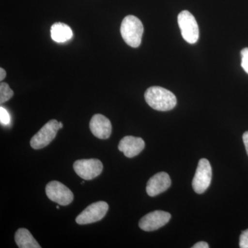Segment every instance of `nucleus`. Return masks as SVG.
I'll list each match as a JSON object with an SVG mask.
<instances>
[{"instance_id":"f257e3e1","label":"nucleus","mask_w":248,"mask_h":248,"mask_svg":"<svg viewBox=\"0 0 248 248\" xmlns=\"http://www.w3.org/2000/svg\"><path fill=\"white\" fill-rule=\"evenodd\" d=\"M144 97L147 104L158 111L172 110L177 104L175 95L169 90L160 86H152L147 89Z\"/></svg>"},{"instance_id":"f03ea898","label":"nucleus","mask_w":248,"mask_h":248,"mask_svg":"<svg viewBox=\"0 0 248 248\" xmlns=\"http://www.w3.org/2000/svg\"><path fill=\"white\" fill-rule=\"evenodd\" d=\"M121 35L124 42L133 48H138L141 43L143 26L141 20L134 16L124 17L120 27Z\"/></svg>"},{"instance_id":"7ed1b4c3","label":"nucleus","mask_w":248,"mask_h":248,"mask_svg":"<svg viewBox=\"0 0 248 248\" xmlns=\"http://www.w3.org/2000/svg\"><path fill=\"white\" fill-rule=\"evenodd\" d=\"M178 24L182 35L187 43L193 45L199 40L200 30L193 15L187 11H183L178 16Z\"/></svg>"},{"instance_id":"20e7f679","label":"nucleus","mask_w":248,"mask_h":248,"mask_svg":"<svg viewBox=\"0 0 248 248\" xmlns=\"http://www.w3.org/2000/svg\"><path fill=\"white\" fill-rule=\"evenodd\" d=\"M60 129L58 121H49L31 139V146L33 149L39 150L48 146L55 138Z\"/></svg>"},{"instance_id":"39448f33","label":"nucleus","mask_w":248,"mask_h":248,"mask_svg":"<svg viewBox=\"0 0 248 248\" xmlns=\"http://www.w3.org/2000/svg\"><path fill=\"white\" fill-rule=\"evenodd\" d=\"M213 170L208 160L200 159L192 180V187L196 193H203L208 188L211 184Z\"/></svg>"},{"instance_id":"423d86ee","label":"nucleus","mask_w":248,"mask_h":248,"mask_svg":"<svg viewBox=\"0 0 248 248\" xmlns=\"http://www.w3.org/2000/svg\"><path fill=\"white\" fill-rule=\"evenodd\" d=\"M108 204L105 202H98L89 205L77 217L78 224L86 225L102 220L108 210Z\"/></svg>"},{"instance_id":"0eeeda50","label":"nucleus","mask_w":248,"mask_h":248,"mask_svg":"<svg viewBox=\"0 0 248 248\" xmlns=\"http://www.w3.org/2000/svg\"><path fill=\"white\" fill-rule=\"evenodd\" d=\"M46 194L49 200L61 205H68L74 199L72 191L58 181H53L46 186Z\"/></svg>"},{"instance_id":"6e6552de","label":"nucleus","mask_w":248,"mask_h":248,"mask_svg":"<svg viewBox=\"0 0 248 248\" xmlns=\"http://www.w3.org/2000/svg\"><path fill=\"white\" fill-rule=\"evenodd\" d=\"M73 169L81 179L92 180L102 172L103 164L97 159H80L74 163Z\"/></svg>"},{"instance_id":"1a4fd4ad","label":"nucleus","mask_w":248,"mask_h":248,"mask_svg":"<svg viewBox=\"0 0 248 248\" xmlns=\"http://www.w3.org/2000/svg\"><path fill=\"white\" fill-rule=\"evenodd\" d=\"M170 218V214L167 212L156 210L142 217L139 226L144 231H155L167 224Z\"/></svg>"},{"instance_id":"9d476101","label":"nucleus","mask_w":248,"mask_h":248,"mask_svg":"<svg viewBox=\"0 0 248 248\" xmlns=\"http://www.w3.org/2000/svg\"><path fill=\"white\" fill-rule=\"evenodd\" d=\"M90 129L94 137L100 140H107L112 133V124L105 116L96 114L90 122Z\"/></svg>"},{"instance_id":"9b49d317","label":"nucleus","mask_w":248,"mask_h":248,"mask_svg":"<svg viewBox=\"0 0 248 248\" xmlns=\"http://www.w3.org/2000/svg\"><path fill=\"white\" fill-rule=\"evenodd\" d=\"M170 185L171 179L169 174L164 172L156 173L147 183V194L150 197H155L167 190Z\"/></svg>"},{"instance_id":"f8f14e48","label":"nucleus","mask_w":248,"mask_h":248,"mask_svg":"<svg viewBox=\"0 0 248 248\" xmlns=\"http://www.w3.org/2000/svg\"><path fill=\"white\" fill-rule=\"evenodd\" d=\"M144 148V141L141 138L133 136L124 137L118 146V149L128 158L138 156Z\"/></svg>"},{"instance_id":"ddd939ff","label":"nucleus","mask_w":248,"mask_h":248,"mask_svg":"<svg viewBox=\"0 0 248 248\" xmlns=\"http://www.w3.org/2000/svg\"><path fill=\"white\" fill-rule=\"evenodd\" d=\"M16 244L19 248H41L35 238L26 228H19L15 235Z\"/></svg>"},{"instance_id":"4468645a","label":"nucleus","mask_w":248,"mask_h":248,"mask_svg":"<svg viewBox=\"0 0 248 248\" xmlns=\"http://www.w3.org/2000/svg\"><path fill=\"white\" fill-rule=\"evenodd\" d=\"M51 38L58 43H63L71 40L73 37V31L71 28L63 23H55L50 29Z\"/></svg>"},{"instance_id":"2eb2a0df","label":"nucleus","mask_w":248,"mask_h":248,"mask_svg":"<svg viewBox=\"0 0 248 248\" xmlns=\"http://www.w3.org/2000/svg\"><path fill=\"white\" fill-rule=\"evenodd\" d=\"M14 92L9 84L1 82L0 84V103L3 104L9 101L14 96Z\"/></svg>"},{"instance_id":"dca6fc26","label":"nucleus","mask_w":248,"mask_h":248,"mask_svg":"<svg viewBox=\"0 0 248 248\" xmlns=\"http://www.w3.org/2000/svg\"><path fill=\"white\" fill-rule=\"evenodd\" d=\"M241 66L248 74V48L243 49L241 52Z\"/></svg>"},{"instance_id":"f3484780","label":"nucleus","mask_w":248,"mask_h":248,"mask_svg":"<svg viewBox=\"0 0 248 248\" xmlns=\"http://www.w3.org/2000/svg\"><path fill=\"white\" fill-rule=\"evenodd\" d=\"M0 122L2 125H8L10 123L9 112L2 107L0 108Z\"/></svg>"},{"instance_id":"a211bd4d","label":"nucleus","mask_w":248,"mask_h":248,"mask_svg":"<svg viewBox=\"0 0 248 248\" xmlns=\"http://www.w3.org/2000/svg\"><path fill=\"white\" fill-rule=\"evenodd\" d=\"M239 247L248 248V229L243 231L240 236Z\"/></svg>"},{"instance_id":"6ab92c4d","label":"nucleus","mask_w":248,"mask_h":248,"mask_svg":"<svg viewBox=\"0 0 248 248\" xmlns=\"http://www.w3.org/2000/svg\"><path fill=\"white\" fill-rule=\"evenodd\" d=\"M208 244L206 242L204 241H200V242L197 243L195 246H192V248H208Z\"/></svg>"},{"instance_id":"aec40b11","label":"nucleus","mask_w":248,"mask_h":248,"mask_svg":"<svg viewBox=\"0 0 248 248\" xmlns=\"http://www.w3.org/2000/svg\"><path fill=\"white\" fill-rule=\"evenodd\" d=\"M243 141H244L245 147H246V152L248 155V131L246 132L243 135Z\"/></svg>"},{"instance_id":"412c9836","label":"nucleus","mask_w":248,"mask_h":248,"mask_svg":"<svg viewBox=\"0 0 248 248\" xmlns=\"http://www.w3.org/2000/svg\"><path fill=\"white\" fill-rule=\"evenodd\" d=\"M6 71H5L4 68H0V80H1V81H2V80L4 79V78H6Z\"/></svg>"},{"instance_id":"4be33fe9","label":"nucleus","mask_w":248,"mask_h":248,"mask_svg":"<svg viewBox=\"0 0 248 248\" xmlns=\"http://www.w3.org/2000/svg\"><path fill=\"white\" fill-rule=\"evenodd\" d=\"M59 125H60V129L63 128V124H62V122H59Z\"/></svg>"},{"instance_id":"5701e85b","label":"nucleus","mask_w":248,"mask_h":248,"mask_svg":"<svg viewBox=\"0 0 248 248\" xmlns=\"http://www.w3.org/2000/svg\"><path fill=\"white\" fill-rule=\"evenodd\" d=\"M56 208H57V209H58V210H59V209H60V207H58V206H57Z\"/></svg>"}]
</instances>
